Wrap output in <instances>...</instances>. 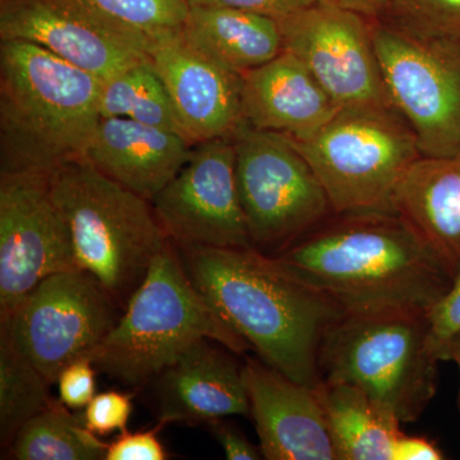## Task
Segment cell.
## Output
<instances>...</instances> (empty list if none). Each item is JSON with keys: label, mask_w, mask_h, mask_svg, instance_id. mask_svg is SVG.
<instances>
[{"label": "cell", "mask_w": 460, "mask_h": 460, "mask_svg": "<svg viewBox=\"0 0 460 460\" xmlns=\"http://www.w3.org/2000/svg\"><path fill=\"white\" fill-rule=\"evenodd\" d=\"M338 217L269 257L345 314L395 308L429 313L449 290L452 272L398 214Z\"/></svg>", "instance_id": "obj_1"}, {"label": "cell", "mask_w": 460, "mask_h": 460, "mask_svg": "<svg viewBox=\"0 0 460 460\" xmlns=\"http://www.w3.org/2000/svg\"><path fill=\"white\" fill-rule=\"evenodd\" d=\"M190 280L266 365L296 383L321 380L320 348L344 310L255 248L178 246Z\"/></svg>", "instance_id": "obj_2"}, {"label": "cell", "mask_w": 460, "mask_h": 460, "mask_svg": "<svg viewBox=\"0 0 460 460\" xmlns=\"http://www.w3.org/2000/svg\"><path fill=\"white\" fill-rule=\"evenodd\" d=\"M102 84L32 42H0V174L50 175L83 159Z\"/></svg>", "instance_id": "obj_3"}, {"label": "cell", "mask_w": 460, "mask_h": 460, "mask_svg": "<svg viewBox=\"0 0 460 460\" xmlns=\"http://www.w3.org/2000/svg\"><path fill=\"white\" fill-rule=\"evenodd\" d=\"M202 339L238 356L251 350L199 295L177 247L169 241L113 330L89 358L99 371L123 385L140 387Z\"/></svg>", "instance_id": "obj_4"}, {"label": "cell", "mask_w": 460, "mask_h": 460, "mask_svg": "<svg viewBox=\"0 0 460 460\" xmlns=\"http://www.w3.org/2000/svg\"><path fill=\"white\" fill-rule=\"evenodd\" d=\"M49 183L71 233L75 265L124 311L171 241L153 204L83 159L51 172Z\"/></svg>", "instance_id": "obj_5"}, {"label": "cell", "mask_w": 460, "mask_h": 460, "mask_svg": "<svg viewBox=\"0 0 460 460\" xmlns=\"http://www.w3.org/2000/svg\"><path fill=\"white\" fill-rule=\"evenodd\" d=\"M428 311L414 308L344 314L320 348L321 380L349 384L416 422L438 390Z\"/></svg>", "instance_id": "obj_6"}, {"label": "cell", "mask_w": 460, "mask_h": 460, "mask_svg": "<svg viewBox=\"0 0 460 460\" xmlns=\"http://www.w3.org/2000/svg\"><path fill=\"white\" fill-rule=\"evenodd\" d=\"M290 141L314 169L335 215L394 213L395 190L422 156L394 108H341L307 140Z\"/></svg>", "instance_id": "obj_7"}, {"label": "cell", "mask_w": 460, "mask_h": 460, "mask_svg": "<svg viewBox=\"0 0 460 460\" xmlns=\"http://www.w3.org/2000/svg\"><path fill=\"white\" fill-rule=\"evenodd\" d=\"M233 138L239 201L256 251L278 255L335 214L319 178L289 137L243 123Z\"/></svg>", "instance_id": "obj_8"}, {"label": "cell", "mask_w": 460, "mask_h": 460, "mask_svg": "<svg viewBox=\"0 0 460 460\" xmlns=\"http://www.w3.org/2000/svg\"><path fill=\"white\" fill-rule=\"evenodd\" d=\"M378 66L393 108L422 156L460 153V40L429 38L375 21Z\"/></svg>", "instance_id": "obj_9"}, {"label": "cell", "mask_w": 460, "mask_h": 460, "mask_svg": "<svg viewBox=\"0 0 460 460\" xmlns=\"http://www.w3.org/2000/svg\"><path fill=\"white\" fill-rule=\"evenodd\" d=\"M123 310L93 275L72 269L41 281L0 325L53 385L102 343Z\"/></svg>", "instance_id": "obj_10"}, {"label": "cell", "mask_w": 460, "mask_h": 460, "mask_svg": "<svg viewBox=\"0 0 460 460\" xmlns=\"http://www.w3.org/2000/svg\"><path fill=\"white\" fill-rule=\"evenodd\" d=\"M78 269L49 175L0 174V319L42 280Z\"/></svg>", "instance_id": "obj_11"}, {"label": "cell", "mask_w": 460, "mask_h": 460, "mask_svg": "<svg viewBox=\"0 0 460 460\" xmlns=\"http://www.w3.org/2000/svg\"><path fill=\"white\" fill-rule=\"evenodd\" d=\"M277 22L283 50L307 66L339 108H393L375 49V20L320 2Z\"/></svg>", "instance_id": "obj_12"}, {"label": "cell", "mask_w": 460, "mask_h": 460, "mask_svg": "<svg viewBox=\"0 0 460 460\" xmlns=\"http://www.w3.org/2000/svg\"><path fill=\"white\" fill-rule=\"evenodd\" d=\"M32 42L102 81L146 59L151 40L87 0H0V41Z\"/></svg>", "instance_id": "obj_13"}, {"label": "cell", "mask_w": 460, "mask_h": 460, "mask_svg": "<svg viewBox=\"0 0 460 460\" xmlns=\"http://www.w3.org/2000/svg\"><path fill=\"white\" fill-rule=\"evenodd\" d=\"M151 204L178 246L252 248L239 201L233 137L195 145L189 162Z\"/></svg>", "instance_id": "obj_14"}, {"label": "cell", "mask_w": 460, "mask_h": 460, "mask_svg": "<svg viewBox=\"0 0 460 460\" xmlns=\"http://www.w3.org/2000/svg\"><path fill=\"white\" fill-rule=\"evenodd\" d=\"M147 56L190 144L233 137L241 128V75L199 53L181 32L151 41Z\"/></svg>", "instance_id": "obj_15"}, {"label": "cell", "mask_w": 460, "mask_h": 460, "mask_svg": "<svg viewBox=\"0 0 460 460\" xmlns=\"http://www.w3.org/2000/svg\"><path fill=\"white\" fill-rule=\"evenodd\" d=\"M242 372L263 459L338 460L314 387L256 359L248 358Z\"/></svg>", "instance_id": "obj_16"}, {"label": "cell", "mask_w": 460, "mask_h": 460, "mask_svg": "<svg viewBox=\"0 0 460 460\" xmlns=\"http://www.w3.org/2000/svg\"><path fill=\"white\" fill-rule=\"evenodd\" d=\"M211 341L190 345L151 381L157 423L198 425L250 414L242 365Z\"/></svg>", "instance_id": "obj_17"}, {"label": "cell", "mask_w": 460, "mask_h": 460, "mask_svg": "<svg viewBox=\"0 0 460 460\" xmlns=\"http://www.w3.org/2000/svg\"><path fill=\"white\" fill-rule=\"evenodd\" d=\"M341 109L289 51L241 75L242 119L257 131L307 140Z\"/></svg>", "instance_id": "obj_18"}, {"label": "cell", "mask_w": 460, "mask_h": 460, "mask_svg": "<svg viewBox=\"0 0 460 460\" xmlns=\"http://www.w3.org/2000/svg\"><path fill=\"white\" fill-rule=\"evenodd\" d=\"M193 146L178 133L126 118H100L83 160L153 201L189 162Z\"/></svg>", "instance_id": "obj_19"}, {"label": "cell", "mask_w": 460, "mask_h": 460, "mask_svg": "<svg viewBox=\"0 0 460 460\" xmlns=\"http://www.w3.org/2000/svg\"><path fill=\"white\" fill-rule=\"evenodd\" d=\"M393 208L456 278L460 272V153L419 157L399 183Z\"/></svg>", "instance_id": "obj_20"}, {"label": "cell", "mask_w": 460, "mask_h": 460, "mask_svg": "<svg viewBox=\"0 0 460 460\" xmlns=\"http://www.w3.org/2000/svg\"><path fill=\"white\" fill-rule=\"evenodd\" d=\"M181 33L199 53L241 75L283 51L277 21L243 9L190 5Z\"/></svg>", "instance_id": "obj_21"}, {"label": "cell", "mask_w": 460, "mask_h": 460, "mask_svg": "<svg viewBox=\"0 0 460 460\" xmlns=\"http://www.w3.org/2000/svg\"><path fill=\"white\" fill-rule=\"evenodd\" d=\"M338 460H394L402 435L394 411L349 384L320 380L314 386Z\"/></svg>", "instance_id": "obj_22"}, {"label": "cell", "mask_w": 460, "mask_h": 460, "mask_svg": "<svg viewBox=\"0 0 460 460\" xmlns=\"http://www.w3.org/2000/svg\"><path fill=\"white\" fill-rule=\"evenodd\" d=\"M99 113L102 118H126L166 129L187 140L171 96L148 56L102 81Z\"/></svg>", "instance_id": "obj_23"}, {"label": "cell", "mask_w": 460, "mask_h": 460, "mask_svg": "<svg viewBox=\"0 0 460 460\" xmlns=\"http://www.w3.org/2000/svg\"><path fill=\"white\" fill-rule=\"evenodd\" d=\"M107 447L62 402L54 401L23 425L5 454L17 460H105Z\"/></svg>", "instance_id": "obj_24"}, {"label": "cell", "mask_w": 460, "mask_h": 460, "mask_svg": "<svg viewBox=\"0 0 460 460\" xmlns=\"http://www.w3.org/2000/svg\"><path fill=\"white\" fill-rule=\"evenodd\" d=\"M50 386L0 325V445L5 452L23 425L53 404Z\"/></svg>", "instance_id": "obj_25"}, {"label": "cell", "mask_w": 460, "mask_h": 460, "mask_svg": "<svg viewBox=\"0 0 460 460\" xmlns=\"http://www.w3.org/2000/svg\"><path fill=\"white\" fill-rule=\"evenodd\" d=\"M107 16L151 41L183 31L190 5L186 0H87Z\"/></svg>", "instance_id": "obj_26"}, {"label": "cell", "mask_w": 460, "mask_h": 460, "mask_svg": "<svg viewBox=\"0 0 460 460\" xmlns=\"http://www.w3.org/2000/svg\"><path fill=\"white\" fill-rule=\"evenodd\" d=\"M384 21L417 35L460 40V0H390Z\"/></svg>", "instance_id": "obj_27"}, {"label": "cell", "mask_w": 460, "mask_h": 460, "mask_svg": "<svg viewBox=\"0 0 460 460\" xmlns=\"http://www.w3.org/2000/svg\"><path fill=\"white\" fill-rule=\"evenodd\" d=\"M133 410L132 396L108 390L93 396L84 411V428L96 436H107L127 429Z\"/></svg>", "instance_id": "obj_28"}, {"label": "cell", "mask_w": 460, "mask_h": 460, "mask_svg": "<svg viewBox=\"0 0 460 460\" xmlns=\"http://www.w3.org/2000/svg\"><path fill=\"white\" fill-rule=\"evenodd\" d=\"M96 371L87 357L66 366L58 376L59 401L72 411H80L96 395Z\"/></svg>", "instance_id": "obj_29"}, {"label": "cell", "mask_w": 460, "mask_h": 460, "mask_svg": "<svg viewBox=\"0 0 460 460\" xmlns=\"http://www.w3.org/2000/svg\"><path fill=\"white\" fill-rule=\"evenodd\" d=\"M431 348L440 359L441 349L460 332V272L443 298L429 313Z\"/></svg>", "instance_id": "obj_30"}, {"label": "cell", "mask_w": 460, "mask_h": 460, "mask_svg": "<svg viewBox=\"0 0 460 460\" xmlns=\"http://www.w3.org/2000/svg\"><path fill=\"white\" fill-rule=\"evenodd\" d=\"M162 423L145 431L129 432L128 429L108 444L105 460H165L169 458L164 445L159 438Z\"/></svg>", "instance_id": "obj_31"}, {"label": "cell", "mask_w": 460, "mask_h": 460, "mask_svg": "<svg viewBox=\"0 0 460 460\" xmlns=\"http://www.w3.org/2000/svg\"><path fill=\"white\" fill-rule=\"evenodd\" d=\"M320 3V0H196L190 5H217V7H232L261 14V16L279 21L292 16L305 8Z\"/></svg>", "instance_id": "obj_32"}, {"label": "cell", "mask_w": 460, "mask_h": 460, "mask_svg": "<svg viewBox=\"0 0 460 460\" xmlns=\"http://www.w3.org/2000/svg\"><path fill=\"white\" fill-rule=\"evenodd\" d=\"M217 443L223 447L228 460H259L262 458L261 450L247 440L246 436L224 419L208 423Z\"/></svg>", "instance_id": "obj_33"}, {"label": "cell", "mask_w": 460, "mask_h": 460, "mask_svg": "<svg viewBox=\"0 0 460 460\" xmlns=\"http://www.w3.org/2000/svg\"><path fill=\"white\" fill-rule=\"evenodd\" d=\"M443 450L425 436L402 434L395 447L394 460H443Z\"/></svg>", "instance_id": "obj_34"}, {"label": "cell", "mask_w": 460, "mask_h": 460, "mask_svg": "<svg viewBox=\"0 0 460 460\" xmlns=\"http://www.w3.org/2000/svg\"><path fill=\"white\" fill-rule=\"evenodd\" d=\"M320 2L375 21L384 20L390 7V0H320Z\"/></svg>", "instance_id": "obj_35"}, {"label": "cell", "mask_w": 460, "mask_h": 460, "mask_svg": "<svg viewBox=\"0 0 460 460\" xmlns=\"http://www.w3.org/2000/svg\"><path fill=\"white\" fill-rule=\"evenodd\" d=\"M440 361H450L456 363L459 368L460 374V332L456 337L450 339L440 352ZM460 408V393H459Z\"/></svg>", "instance_id": "obj_36"}, {"label": "cell", "mask_w": 460, "mask_h": 460, "mask_svg": "<svg viewBox=\"0 0 460 460\" xmlns=\"http://www.w3.org/2000/svg\"><path fill=\"white\" fill-rule=\"evenodd\" d=\"M187 3H189V4H192L193 2H196V0H186Z\"/></svg>", "instance_id": "obj_37"}]
</instances>
